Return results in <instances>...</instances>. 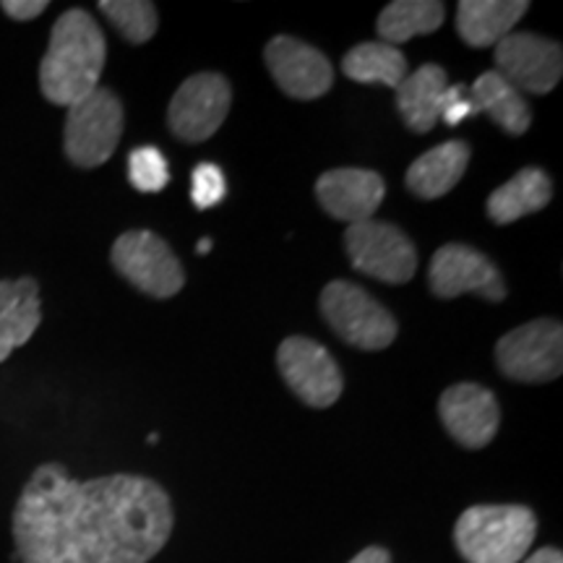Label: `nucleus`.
<instances>
[{
    "label": "nucleus",
    "mask_w": 563,
    "mask_h": 563,
    "mask_svg": "<svg viewBox=\"0 0 563 563\" xmlns=\"http://www.w3.org/2000/svg\"><path fill=\"white\" fill-rule=\"evenodd\" d=\"M165 488L141 475L74 481L42 464L21 490L13 540L21 563H150L173 534Z\"/></svg>",
    "instance_id": "nucleus-1"
},
{
    "label": "nucleus",
    "mask_w": 563,
    "mask_h": 563,
    "mask_svg": "<svg viewBox=\"0 0 563 563\" xmlns=\"http://www.w3.org/2000/svg\"><path fill=\"white\" fill-rule=\"evenodd\" d=\"M108 42L95 16L70 9L55 21L45 58L40 63V89L47 102L70 108L100 87Z\"/></svg>",
    "instance_id": "nucleus-2"
},
{
    "label": "nucleus",
    "mask_w": 563,
    "mask_h": 563,
    "mask_svg": "<svg viewBox=\"0 0 563 563\" xmlns=\"http://www.w3.org/2000/svg\"><path fill=\"white\" fill-rule=\"evenodd\" d=\"M538 519L517 504H485L462 511L454 527L456 551L467 563H519L530 553Z\"/></svg>",
    "instance_id": "nucleus-3"
},
{
    "label": "nucleus",
    "mask_w": 563,
    "mask_h": 563,
    "mask_svg": "<svg viewBox=\"0 0 563 563\" xmlns=\"http://www.w3.org/2000/svg\"><path fill=\"white\" fill-rule=\"evenodd\" d=\"M321 313L332 332L357 350L378 352L397 340V319L352 282L334 279L323 287Z\"/></svg>",
    "instance_id": "nucleus-4"
},
{
    "label": "nucleus",
    "mask_w": 563,
    "mask_h": 563,
    "mask_svg": "<svg viewBox=\"0 0 563 563\" xmlns=\"http://www.w3.org/2000/svg\"><path fill=\"white\" fill-rule=\"evenodd\" d=\"M123 136V104L110 89L97 87L68 108L66 118V157L76 167L91 170L108 162Z\"/></svg>",
    "instance_id": "nucleus-5"
},
{
    "label": "nucleus",
    "mask_w": 563,
    "mask_h": 563,
    "mask_svg": "<svg viewBox=\"0 0 563 563\" xmlns=\"http://www.w3.org/2000/svg\"><path fill=\"white\" fill-rule=\"evenodd\" d=\"M352 269L386 285H405L418 272V251L397 224L357 222L344 230Z\"/></svg>",
    "instance_id": "nucleus-6"
},
{
    "label": "nucleus",
    "mask_w": 563,
    "mask_h": 563,
    "mask_svg": "<svg viewBox=\"0 0 563 563\" xmlns=\"http://www.w3.org/2000/svg\"><path fill=\"white\" fill-rule=\"evenodd\" d=\"M110 262L133 287L152 298H173L186 285V272L170 245L150 230H131L118 238L110 251Z\"/></svg>",
    "instance_id": "nucleus-7"
},
{
    "label": "nucleus",
    "mask_w": 563,
    "mask_h": 563,
    "mask_svg": "<svg viewBox=\"0 0 563 563\" xmlns=\"http://www.w3.org/2000/svg\"><path fill=\"white\" fill-rule=\"evenodd\" d=\"M498 368L522 384L553 382L563 371V327L555 319H538L511 329L496 344Z\"/></svg>",
    "instance_id": "nucleus-8"
},
{
    "label": "nucleus",
    "mask_w": 563,
    "mask_h": 563,
    "mask_svg": "<svg viewBox=\"0 0 563 563\" xmlns=\"http://www.w3.org/2000/svg\"><path fill=\"white\" fill-rule=\"evenodd\" d=\"M277 368L285 384L308 407L327 410L342 397V371L323 344L308 336H287L277 350Z\"/></svg>",
    "instance_id": "nucleus-9"
},
{
    "label": "nucleus",
    "mask_w": 563,
    "mask_h": 563,
    "mask_svg": "<svg viewBox=\"0 0 563 563\" xmlns=\"http://www.w3.org/2000/svg\"><path fill=\"white\" fill-rule=\"evenodd\" d=\"M230 104L232 89L222 74H196L173 95L167 125L186 144H201L220 131Z\"/></svg>",
    "instance_id": "nucleus-10"
},
{
    "label": "nucleus",
    "mask_w": 563,
    "mask_h": 563,
    "mask_svg": "<svg viewBox=\"0 0 563 563\" xmlns=\"http://www.w3.org/2000/svg\"><path fill=\"white\" fill-rule=\"evenodd\" d=\"M496 74H501L519 95H548L563 74L559 42L532 32H511L496 45Z\"/></svg>",
    "instance_id": "nucleus-11"
},
{
    "label": "nucleus",
    "mask_w": 563,
    "mask_h": 563,
    "mask_svg": "<svg viewBox=\"0 0 563 563\" xmlns=\"http://www.w3.org/2000/svg\"><path fill=\"white\" fill-rule=\"evenodd\" d=\"M428 285L435 298L443 300L460 298L464 292L481 295L488 302H501L506 298L501 272L485 253L462 243H449L433 253Z\"/></svg>",
    "instance_id": "nucleus-12"
},
{
    "label": "nucleus",
    "mask_w": 563,
    "mask_h": 563,
    "mask_svg": "<svg viewBox=\"0 0 563 563\" xmlns=\"http://www.w3.org/2000/svg\"><path fill=\"white\" fill-rule=\"evenodd\" d=\"M264 60L277 87L292 100H319L334 84V70L327 55L285 34L266 45Z\"/></svg>",
    "instance_id": "nucleus-13"
},
{
    "label": "nucleus",
    "mask_w": 563,
    "mask_h": 563,
    "mask_svg": "<svg viewBox=\"0 0 563 563\" xmlns=\"http://www.w3.org/2000/svg\"><path fill=\"white\" fill-rule=\"evenodd\" d=\"M443 428L464 449H485L501 426V407L496 394L481 384L449 386L439 399Z\"/></svg>",
    "instance_id": "nucleus-14"
},
{
    "label": "nucleus",
    "mask_w": 563,
    "mask_h": 563,
    "mask_svg": "<svg viewBox=\"0 0 563 563\" xmlns=\"http://www.w3.org/2000/svg\"><path fill=\"white\" fill-rule=\"evenodd\" d=\"M386 196V183L376 170L363 167H340L323 173L316 180V199L321 209L334 220L357 224L368 222L382 207Z\"/></svg>",
    "instance_id": "nucleus-15"
},
{
    "label": "nucleus",
    "mask_w": 563,
    "mask_h": 563,
    "mask_svg": "<svg viewBox=\"0 0 563 563\" xmlns=\"http://www.w3.org/2000/svg\"><path fill=\"white\" fill-rule=\"evenodd\" d=\"M42 321V300L37 279H3L0 282V363L37 332Z\"/></svg>",
    "instance_id": "nucleus-16"
},
{
    "label": "nucleus",
    "mask_w": 563,
    "mask_h": 563,
    "mask_svg": "<svg viewBox=\"0 0 563 563\" xmlns=\"http://www.w3.org/2000/svg\"><path fill=\"white\" fill-rule=\"evenodd\" d=\"M446 91V70L435 63H426L415 74H407L397 87V108L407 129L412 133L433 131L441 121Z\"/></svg>",
    "instance_id": "nucleus-17"
},
{
    "label": "nucleus",
    "mask_w": 563,
    "mask_h": 563,
    "mask_svg": "<svg viewBox=\"0 0 563 563\" xmlns=\"http://www.w3.org/2000/svg\"><path fill=\"white\" fill-rule=\"evenodd\" d=\"M527 11V0H462L456 5V32L470 47L498 45Z\"/></svg>",
    "instance_id": "nucleus-18"
},
{
    "label": "nucleus",
    "mask_w": 563,
    "mask_h": 563,
    "mask_svg": "<svg viewBox=\"0 0 563 563\" xmlns=\"http://www.w3.org/2000/svg\"><path fill=\"white\" fill-rule=\"evenodd\" d=\"M470 165V146L464 141H446L420 154L407 170V188L418 199L433 201L446 196L464 178Z\"/></svg>",
    "instance_id": "nucleus-19"
},
{
    "label": "nucleus",
    "mask_w": 563,
    "mask_h": 563,
    "mask_svg": "<svg viewBox=\"0 0 563 563\" xmlns=\"http://www.w3.org/2000/svg\"><path fill=\"white\" fill-rule=\"evenodd\" d=\"M553 199V183L540 167H525L509 183L490 194L488 217L496 224H511L527 214L545 209Z\"/></svg>",
    "instance_id": "nucleus-20"
},
{
    "label": "nucleus",
    "mask_w": 563,
    "mask_h": 563,
    "mask_svg": "<svg viewBox=\"0 0 563 563\" xmlns=\"http://www.w3.org/2000/svg\"><path fill=\"white\" fill-rule=\"evenodd\" d=\"M470 102H473L475 112L490 115L511 136H522L532 125L530 104L496 70H485V74L477 76L473 84V100Z\"/></svg>",
    "instance_id": "nucleus-21"
},
{
    "label": "nucleus",
    "mask_w": 563,
    "mask_h": 563,
    "mask_svg": "<svg viewBox=\"0 0 563 563\" xmlns=\"http://www.w3.org/2000/svg\"><path fill=\"white\" fill-rule=\"evenodd\" d=\"M443 16L446 9L439 0H394L378 16V37L384 45H405L420 34H433Z\"/></svg>",
    "instance_id": "nucleus-22"
},
{
    "label": "nucleus",
    "mask_w": 563,
    "mask_h": 563,
    "mask_svg": "<svg viewBox=\"0 0 563 563\" xmlns=\"http://www.w3.org/2000/svg\"><path fill=\"white\" fill-rule=\"evenodd\" d=\"M342 68L344 76L357 84H386L397 89L407 76V58L384 42H363L344 55Z\"/></svg>",
    "instance_id": "nucleus-23"
},
{
    "label": "nucleus",
    "mask_w": 563,
    "mask_h": 563,
    "mask_svg": "<svg viewBox=\"0 0 563 563\" xmlns=\"http://www.w3.org/2000/svg\"><path fill=\"white\" fill-rule=\"evenodd\" d=\"M100 11L131 45H144L157 34L159 13L150 0H102Z\"/></svg>",
    "instance_id": "nucleus-24"
},
{
    "label": "nucleus",
    "mask_w": 563,
    "mask_h": 563,
    "mask_svg": "<svg viewBox=\"0 0 563 563\" xmlns=\"http://www.w3.org/2000/svg\"><path fill=\"white\" fill-rule=\"evenodd\" d=\"M129 180L141 194H157L170 180V167L154 146H139L129 157Z\"/></svg>",
    "instance_id": "nucleus-25"
},
{
    "label": "nucleus",
    "mask_w": 563,
    "mask_h": 563,
    "mask_svg": "<svg viewBox=\"0 0 563 563\" xmlns=\"http://www.w3.org/2000/svg\"><path fill=\"white\" fill-rule=\"evenodd\" d=\"M224 175L214 162H201L191 178V199L199 209H211L224 199Z\"/></svg>",
    "instance_id": "nucleus-26"
},
{
    "label": "nucleus",
    "mask_w": 563,
    "mask_h": 563,
    "mask_svg": "<svg viewBox=\"0 0 563 563\" xmlns=\"http://www.w3.org/2000/svg\"><path fill=\"white\" fill-rule=\"evenodd\" d=\"M473 112H475L473 102H470V97H464L462 84L449 87L446 102H443V110H441L443 121H446L449 125H456V123H462L467 115H473Z\"/></svg>",
    "instance_id": "nucleus-27"
},
{
    "label": "nucleus",
    "mask_w": 563,
    "mask_h": 563,
    "mask_svg": "<svg viewBox=\"0 0 563 563\" xmlns=\"http://www.w3.org/2000/svg\"><path fill=\"white\" fill-rule=\"evenodd\" d=\"M0 9L5 11V16L16 21H32L47 9V0H5Z\"/></svg>",
    "instance_id": "nucleus-28"
},
{
    "label": "nucleus",
    "mask_w": 563,
    "mask_h": 563,
    "mask_svg": "<svg viewBox=\"0 0 563 563\" xmlns=\"http://www.w3.org/2000/svg\"><path fill=\"white\" fill-rule=\"evenodd\" d=\"M350 563H391V555H389V551H386V548L371 545V548H365V551L357 553Z\"/></svg>",
    "instance_id": "nucleus-29"
},
{
    "label": "nucleus",
    "mask_w": 563,
    "mask_h": 563,
    "mask_svg": "<svg viewBox=\"0 0 563 563\" xmlns=\"http://www.w3.org/2000/svg\"><path fill=\"white\" fill-rule=\"evenodd\" d=\"M525 563H563V555L559 548H540Z\"/></svg>",
    "instance_id": "nucleus-30"
},
{
    "label": "nucleus",
    "mask_w": 563,
    "mask_h": 563,
    "mask_svg": "<svg viewBox=\"0 0 563 563\" xmlns=\"http://www.w3.org/2000/svg\"><path fill=\"white\" fill-rule=\"evenodd\" d=\"M209 251H211V241L209 238H203V241L196 245V253H209Z\"/></svg>",
    "instance_id": "nucleus-31"
}]
</instances>
